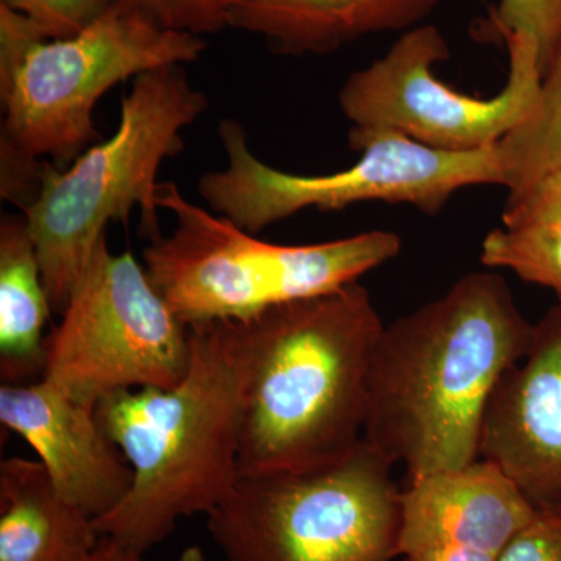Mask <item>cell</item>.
<instances>
[{"instance_id":"10","label":"cell","mask_w":561,"mask_h":561,"mask_svg":"<svg viewBox=\"0 0 561 561\" xmlns=\"http://www.w3.org/2000/svg\"><path fill=\"white\" fill-rule=\"evenodd\" d=\"M508 77L493 98H472L442 81L438 62L451 51L440 28L415 25L379 60L356 70L339 92V105L354 128H383L435 149H489L523 119L542 80L537 47L519 35L502 36Z\"/></svg>"},{"instance_id":"12","label":"cell","mask_w":561,"mask_h":561,"mask_svg":"<svg viewBox=\"0 0 561 561\" xmlns=\"http://www.w3.org/2000/svg\"><path fill=\"white\" fill-rule=\"evenodd\" d=\"M537 508L494 463L411 479L401 493L397 559L497 561Z\"/></svg>"},{"instance_id":"3","label":"cell","mask_w":561,"mask_h":561,"mask_svg":"<svg viewBox=\"0 0 561 561\" xmlns=\"http://www.w3.org/2000/svg\"><path fill=\"white\" fill-rule=\"evenodd\" d=\"M192 359L172 389L121 390L95 416L131 465L127 496L95 526L102 537L146 553L181 518L230 496L239 478L243 370L231 321L190 328Z\"/></svg>"},{"instance_id":"8","label":"cell","mask_w":561,"mask_h":561,"mask_svg":"<svg viewBox=\"0 0 561 561\" xmlns=\"http://www.w3.org/2000/svg\"><path fill=\"white\" fill-rule=\"evenodd\" d=\"M391 468L362 440L324 467L241 476L206 527L227 561H391L402 493Z\"/></svg>"},{"instance_id":"11","label":"cell","mask_w":561,"mask_h":561,"mask_svg":"<svg viewBox=\"0 0 561 561\" xmlns=\"http://www.w3.org/2000/svg\"><path fill=\"white\" fill-rule=\"evenodd\" d=\"M479 454L535 508L561 511V305L534 324L526 354L497 382Z\"/></svg>"},{"instance_id":"24","label":"cell","mask_w":561,"mask_h":561,"mask_svg":"<svg viewBox=\"0 0 561 561\" xmlns=\"http://www.w3.org/2000/svg\"><path fill=\"white\" fill-rule=\"evenodd\" d=\"M49 162L25 157L9 144L0 142V195L25 213L43 187L44 173Z\"/></svg>"},{"instance_id":"2","label":"cell","mask_w":561,"mask_h":561,"mask_svg":"<svg viewBox=\"0 0 561 561\" xmlns=\"http://www.w3.org/2000/svg\"><path fill=\"white\" fill-rule=\"evenodd\" d=\"M243 370L239 474L302 471L364 440L368 376L386 324L359 283L231 321Z\"/></svg>"},{"instance_id":"26","label":"cell","mask_w":561,"mask_h":561,"mask_svg":"<svg viewBox=\"0 0 561 561\" xmlns=\"http://www.w3.org/2000/svg\"><path fill=\"white\" fill-rule=\"evenodd\" d=\"M179 561H206L198 546H190L181 553Z\"/></svg>"},{"instance_id":"25","label":"cell","mask_w":561,"mask_h":561,"mask_svg":"<svg viewBox=\"0 0 561 561\" xmlns=\"http://www.w3.org/2000/svg\"><path fill=\"white\" fill-rule=\"evenodd\" d=\"M90 561H144V553L127 548L113 538L102 537L98 551Z\"/></svg>"},{"instance_id":"23","label":"cell","mask_w":561,"mask_h":561,"mask_svg":"<svg viewBox=\"0 0 561 561\" xmlns=\"http://www.w3.org/2000/svg\"><path fill=\"white\" fill-rule=\"evenodd\" d=\"M502 225H551L561 228V171L546 176L518 197L507 198Z\"/></svg>"},{"instance_id":"18","label":"cell","mask_w":561,"mask_h":561,"mask_svg":"<svg viewBox=\"0 0 561 561\" xmlns=\"http://www.w3.org/2000/svg\"><path fill=\"white\" fill-rule=\"evenodd\" d=\"M481 260L493 271H511L527 283L551 289L561 305L560 227L502 225L483 239Z\"/></svg>"},{"instance_id":"7","label":"cell","mask_w":561,"mask_h":561,"mask_svg":"<svg viewBox=\"0 0 561 561\" xmlns=\"http://www.w3.org/2000/svg\"><path fill=\"white\" fill-rule=\"evenodd\" d=\"M219 136L227 168L205 173L198 192L213 213L251 234L305 209L339 210L364 202L402 203L435 216L461 190L504 183L494 146L442 150L397 131L351 127L350 147L359 160L345 171L300 175L254 157L239 122L221 121Z\"/></svg>"},{"instance_id":"15","label":"cell","mask_w":561,"mask_h":561,"mask_svg":"<svg viewBox=\"0 0 561 561\" xmlns=\"http://www.w3.org/2000/svg\"><path fill=\"white\" fill-rule=\"evenodd\" d=\"M95 519L66 500L41 461L0 463V561H90Z\"/></svg>"},{"instance_id":"21","label":"cell","mask_w":561,"mask_h":561,"mask_svg":"<svg viewBox=\"0 0 561 561\" xmlns=\"http://www.w3.org/2000/svg\"><path fill=\"white\" fill-rule=\"evenodd\" d=\"M171 31L205 36L228 27L239 0H119Z\"/></svg>"},{"instance_id":"13","label":"cell","mask_w":561,"mask_h":561,"mask_svg":"<svg viewBox=\"0 0 561 561\" xmlns=\"http://www.w3.org/2000/svg\"><path fill=\"white\" fill-rule=\"evenodd\" d=\"M0 421L38 453L51 482L94 519L116 508L131 489L133 470L95 416L51 383L0 389Z\"/></svg>"},{"instance_id":"9","label":"cell","mask_w":561,"mask_h":561,"mask_svg":"<svg viewBox=\"0 0 561 561\" xmlns=\"http://www.w3.org/2000/svg\"><path fill=\"white\" fill-rule=\"evenodd\" d=\"M192 359L191 330L151 286L130 251L113 254L106 236L46 337L44 381L95 408L121 390L179 386Z\"/></svg>"},{"instance_id":"16","label":"cell","mask_w":561,"mask_h":561,"mask_svg":"<svg viewBox=\"0 0 561 561\" xmlns=\"http://www.w3.org/2000/svg\"><path fill=\"white\" fill-rule=\"evenodd\" d=\"M51 308L27 219L0 221V376L22 386L43 378L46 365L44 327Z\"/></svg>"},{"instance_id":"14","label":"cell","mask_w":561,"mask_h":561,"mask_svg":"<svg viewBox=\"0 0 561 561\" xmlns=\"http://www.w3.org/2000/svg\"><path fill=\"white\" fill-rule=\"evenodd\" d=\"M440 0H239L228 27L253 33L280 55H323L383 32L423 24Z\"/></svg>"},{"instance_id":"1","label":"cell","mask_w":561,"mask_h":561,"mask_svg":"<svg viewBox=\"0 0 561 561\" xmlns=\"http://www.w3.org/2000/svg\"><path fill=\"white\" fill-rule=\"evenodd\" d=\"M534 324L507 283L461 276L442 297L386 324L368 376L364 442L409 479L481 459L483 420L505 371L522 359Z\"/></svg>"},{"instance_id":"4","label":"cell","mask_w":561,"mask_h":561,"mask_svg":"<svg viewBox=\"0 0 561 561\" xmlns=\"http://www.w3.org/2000/svg\"><path fill=\"white\" fill-rule=\"evenodd\" d=\"M183 65L147 70L133 79L121 103L119 127L68 168L47 164L43 187L25 210L51 311L70 295L105 238L110 221L140 210V231L160 238L161 164L184 149L183 131L208 110Z\"/></svg>"},{"instance_id":"17","label":"cell","mask_w":561,"mask_h":561,"mask_svg":"<svg viewBox=\"0 0 561 561\" xmlns=\"http://www.w3.org/2000/svg\"><path fill=\"white\" fill-rule=\"evenodd\" d=\"M494 147L507 198L561 171V49L546 69L530 108Z\"/></svg>"},{"instance_id":"5","label":"cell","mask_w":561,"mask_h":561,"mask_svg":"<svg viewBox=\"0 0 561 561\" xmlns=\"http://www.w3.org/2000/svg\"><path fill=\"white\" fill-rule=\"evenodd\" d=\"M203 36L171 31L117 3L79 35L47 39L27 18L0 5V142L58 169L101 142L102 95L147 70L197 61Z\"/></svg>"},{"instance_id":"22","label":"cell","mask_w":561,"mask_h":561,"mask_svg":"<svg viewBox=\"0 0 561 561\" xmlns=\"http://www.w3.org/2000/svg\"><path fill=\"white\" fill-rule=\"evenodd\" d=\"M497 561H561V511L537 508Z\"/></svg>"},{"instance_id":"6","label":"cell","mask_w":561,"mask_h":561,"mask_svg":"<svg viewBox=\"0 0 561 561\" xmlns=\"http://www.w3.org/2000/svg\"><path fill=\"white\" fill-rule=\"evenodd\" d=\"M158 203L176 224L171 234L150 241L142 265L151 286L187 328L247 320L341 289L401 251L400 236L382 230L308 245L261 241L187 201L175 183L160 184Z\"/></svg>"},{"instance_id":"20","label":"cell","mask_w":561,"mask_h":561,"mask_svg":"<svg viewBox=\"0 0 561 561\" xmlns=\"http://www.w3.org/2000/svg\"><path fill=\"white\" fill-rule=\"evenodd\" d=\"M119 0H0L35 25L47 39L79 35L105 16Z\"/></svg>"},{"instance_id":"19","label":"cell","mask_w":561,"mask_h":561,"mask_svg":"<svg viewBox=\"0 0 561 561\" xmlns=\"http://www.w3.org/2000/svg\"><path fill=\"white\" fill-rule=\"evenodd\" d=\"M497 35H519L537 47L542 76L561 49V0H497L491 14Z\"/></svg>"}]
</instances>
